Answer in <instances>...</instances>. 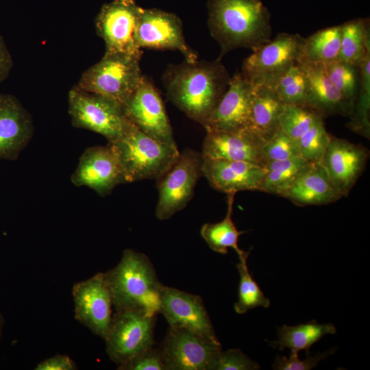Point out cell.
Returning <instances> with one entry per match:
<instances>
[{"label": "cell", "instance_id": "obj_1", "mask_svg": "<svg viewBox=\"0 0 370 370\" xmlns=\"http://www.w3.org/2000/svg\"><path fill=\"white\" fill-rule=\"evenodd\" d=\"M230 79L227 69L217 59L171 64L162 81L173 104L204 127L226 91Z\"/></svg>", "mask_w": 370, "mask_h": 370}, {"label": "cell", "instance_id": "obj_3", "mask_svg": "<svg viewBox=\"0 0 370 370\" xmlns=\"http://www.w3.org/2000/svg\"><path fill=\"white\" fill-rule=\"evenodd\" d=\"M105 275L116 311L138 310L154 317L160 313L163 284L147 256L125 249L118 264Z\"/></svg>", "mask_w": 370, "mask_h": 370}, {"label": "cell", "instance_id": "obj_23", "mask_svg": "<svg viewBox=\"0 0 370 370\" xmlns=\"http://www.w3.org/2000/svg\"><path fill=\"white\" fill-rule=\"evenodd\" d=\"M281 197L300 206L334 203L343 195L319 163H311Z\"/></svg>", "mask_w": 370, "mask_h": 370}, {"label": "cell", "instance_id": "obj_6", "mask_svg": "<svg viewBox=\"0 0 370 370\" xmlns=\"http://www.w3.org/2000/svg\"><path fill=\"white\" fill-rule=\"evenodd\" d=\"M304 38L280 33L252 51L242 65L243 77L252 86L272 88L277 79L301 57Z\"/></svg>", "mask_w": 370, "mask_h": 370}, {"label": "cell", "instance_id": "obj_24", "mask_svg": "<svg viewBox=\"0 0 370 370\" xmlns=\"http://www.w3.org/2000/svg\"><path fill=\"white\" fill-rule=\"evenodd\" d=\"M284 104L275 92L265 86H252L250 102V129L264 143L279 129Z\"/></svg>", "mask_w": 370, "mask_h": 370}, {"label": "cell", "instance_id": "obj_19", "mask_svg": "<svg viewBox=\"0 0 370 370\" xmlns=\"http://www.w3.org/2000/svg\"><path fill=\"white\" fill-rule=\"evenodd\" d=\"M252 86L236 73L204 126L206 131H235L250 128V102Z\"/></svg>", "mask_w": 370, "mask_h": 370}, {"label": "cell", "instance_id": "obj_42", "mask_svg": "<svg viewBox=\"0 0 370 370\" xmlns=\"http://www.w3.org/2000/svg\"><path fill=\"white\" fill-rule=\"evenodd\" d=\"M1 325H2V321H1V317L0 316V334H1Z\"/></svg>", "mask_w": 370, "mask_h": 370}, {"label": "cell", "instance_id": "obj_12", "mask_svg": "<svg viewBox=\"0 0 370 370\" xmlns=\"http://www.w3.org/2000/svg\"><path fill=\"white\" fill-rule=\"evenodd\" d=\"M123 108L127 119L144 133L160 143L177 148L161 96L149 78L143 76L138 88Z\"/></svg>", "mask_w": 370, "mask_h": 370}, {"label": "cell", "instance_id": "obj_30", "mask_svg": "<svg viewBox=\"0 0 370 370\" xmlns=\"http://www.w3.org/2000/svg\"><path fill=\"white\" fill-rule=\"evenodd\" d=\"M369 20L357 18L341 24L340 53L337 60L360 66L370 44Z\"/></svg>", "mask_w": 370, "mask_h": 370}, {"label": "cell", "instance_id": "obj_10", "mask_svg": "<svg viewBox=\"0 0 370 370\" xmlns=\"http://www.w3.org/2000/svg\"><path fill=\"white\" fill-rule=\"evenodd\" d=\"M143 8L134 0H113L104 4L95 20L97 34L103 40L106 52L141 58L135 33Z\"/></svg>", "mask_w": 370, "mask_h": 370}, {"label": "cell", "instance_id": "obj_4", "mask_svg": "<svg viewBox=\"0 0 370 370\" xmlns=\"http://www.w3.org/2000/svg\"><path fill=\"white\" fill-rule=\"evenodd\" d=\"M108 145L118 159L125 183L158 180L180 153L177 148L150 137L131 121L122 136Z\"/></svg>", "mask_w": 370, "mask_h": 370}, {"label": "cell", "instance_id": "obj_35", "mask_svg": "<svg viewBox=\"0 0 370 370\" xmlns=\"http://www.w3.org/2000/svg\"><path fill=\"white\" fill-rule=\"evenodd\" d=\"M320 116L305 106L284 105L279 118L280 128L297 140Z\"/></svg>", "mask_w": 370, "mask_h": 370}, {"label": "cell", "instance_id": "obj_15", "mask_svg": "<svg viewBox=\"0 0 370 370\" xmlns=\"http://www.w3.org/2000/svg\"><path fill=\"white\" fill-rule=\"evenodd\" d=\"M75 317L106 339L112 321V299L105 273H97L73 288Z\"/></svg>", "mask_w": 370, "mask_h": 370}, {"label": "cell", "instance_id": "obj_39", "mask_svg": "<svg viewBox=\"0 0 370 370\" xmlns=\"http://www.w3.org/2000/svg\"><path fill=\"white\" fill-rule=\"evenodd\" d=\"M260 365L251 360L241 349L221 351L215 370H257Z\"/></svg>", "mask_w": 370, "mask_h": 370}, {"label": "cell", "instance_id": "obj_2", "mask_svg": "<svg viewBox=\"0 0 370 370\" xmlns=\"http://www.w3.org/2000/svg\"><path fill=\"white\" fill-rule=\"evenodd\" d=\"M208 26L221 48L218 60L238 48L257 49L271 39V15L261 0H208Z\"/></svg>", "mask_w": 370, "mask_h": 370}, {"label": "cell", "instance_id": "obj_32", "mask_svg": "<svg viewBox=\"0 0 370 370\" xmlns=\"http://www.w3.org/2000/svg\"><path fill=\"white\" fill-rule=\"evenodd\" d=\"M271 89L284 105L305 106L307 84L304 72L298 62L284 73Z\"/></svg>", "mask_w": 370, "mask_h": 370}, {"label": "cell", "instance_id": "obj_5", "mask_svg": "<svg viewBox=\"0 0 370 370\" xmlns=\"http://www.w3.org/2000/svg\"><path fill=\"white\" fill-rule=\"evenodd\" d=\"M140 60L129 55L105 52L98 62L82 74L73 86L109 98L123 106L143 76Z\"/></svg>", "mask_w": 370, "mask_h": 370}, {"label": "cell", "instance_id": "obj_25", "mask_svg": "<svg viewBox=\"0 0 370 370\" xmlns=\"http://www.w3.org/2000/svg\"><path fill=\"white\" fill-rule=\"evenodd\" d=\"M336 332L335 326L330 323H319L315 320L295 326L284 325L279 329L278 339L270 342V345L282 351L288 348L291 352L306 351L310 354V348L323 336Z\"/></svg>", "mask_w": 370, "mask_h": 370}, {"label": "cell", "instance_id": "obj_22", "mask_svg": "<svg viewBox=\"0 0 370 370\" xmlns=\"http://www.w3.org/2000/svg\"><path fill=\"white\" fill-rule=\"evenodd\" d=\"M307 84L305 106L322 118L330 115L349 116L351 106L330 80L325 65L299 60Z\"/></svg>", "mask_w": 370, "mask_h": 370}, {"label": "cell", "instance_id": "obj_33", "mask_svg": "<svg viewBox=\"0 0 370 370\" xmlns=\"http://www.w3.org/2000/svg\"><path fill=\"white\" fill-rule=\"evenodd\" d=\"M325 67L332 84L349 104L352 110L360 87L359 66L336 60L325 64Z\"/></svg>", "mask_w": 370, "mask_h": 370}, {"label": "cell", "instance_id": "obj_8", "mask_svg": "<svg viewBox=\"0 0 370 370\" xmlns=\"http://www.w3.org/2000/svg\"><path fill=\"white\" fill-rule=\"evenodd\" d=\"M201 153L186 149L157 180L158 199L156 216L158 220L170 219L184 209L192 199L202 175Z\"/></svg>", "mask_w": 370, "mask_h": 370}, {"label": "cell", "instance_id": "obj_16", "mask_svg": "<svg viewBox=\"0 0 370 370\" xmlns=\"http://www.w3.org/2000/svg\"><path fill=\"white\" fill-rule=\"evenodd\" d=\"M76 186H87L105 197L125 183L118 159L109 145L88 147L71 176Z\"/></svg>", "mask_w": 370, "mask_h": 370}, {"label": "cell", "instance_id": "obj_27", "mask_svg": "<svg viewBox=\"0 0 370 370\" xmlns=\"http://www.w3.org/2000/svg\"><path fill=\"white\" fill-rule=\"evenodd\" d=\"M341 25L320 29L304 38L299 60L312 64H328L338 60Z\"/></svg>", "mask_w": 370, "mask_h": 370}, {"label": "cell", "instance_id": "obj_17", "mask_svg": "<svg viewBox=\"0 0 370 370\" xmlns=\"http://www.w3.org/2000/svg\"><path fill=\"white\" fill-rule=\"evenodd\" d=\"M367 159L368 152L362 147L331 136L319 163L343 197H346L362 175Z\"/></svg>", "mask_w": 370, "mask_h": 370}, {"label": "cell", "instance_id": "obj_21", "mask_svg": "<svg viewBox=\"0 0 370 370\" xmlns=\"http://www.w3.org/2000/svg\"><path fill=\"white\" fill-rule=\"evenodd\" d=\"M34 133L31 114L14 95H0V160H14Z\"/></svg>", "mask_w": 370, "mask_h": 370}, {"label": "cell", "instance_id": "obj_13", "mask_svg": "<svg viewBox=\"0 0 370 370\" xmlns=\"http://www.w3.org/2000/svg\"><path fill=\"white\" fill-rule=\"evenodd\" d=\"M160 313L170 328L185 330L206 341L220 343L200 296L163 284Z\"/></svg>", "mask_w": 370, "mask_h": 370}, {"label": "cell", "instance_id": "obj_36", "mask_svg": "<svg viewBox=\"0 0 370 370\" xmlns=\"http://www.w3.org/2000/svg\"><path fill=\"white\" fill-rule=\"evenodd\" d=\"M262 156L264 164L271 161L284 160L300 156V153L297 140L280 128L263 144Z\"/></svg>", "mask_w": 370, "mask_h": 370}, {"label": "cell", "instance_id": "obj_7", "mask_svg": "<svg viewBox=\"0 0 370 370\" xmlns=\"http://www.w3.org/2000/svg\"><path fill=\"white\" fill-rule=\"evenodd\" d=\"M68 103L73 127L99 134L108 143L119 138L130 122L121 104L75 86L69 92Z\"/></svg>", "mask_w": 370, "mask_h": 370}, {"label": "cell", "instance_id": "obj_14", "mask_svg": "<svg viewBox=\"0 0 370 370\" xmlns=\"http://www.w3.org/2000/svg\"><path fill=\"white\" fill-rule=\"evenodd\" d=\"M135 41L137 47L180 51L188 62L196 61L197 53L187 44L182 23L175 14L157 9H143L139 17Z\"/></svg>", "mask_w": 370, "mask_h": 370}, {"label": "cell", "instance_id": "obj_26", "mask_svg": "<svg viewBox=\"0 0 370 370\" xmlns=\"http://www.w3.org/2000/svg\"><path fill=\"white\" fill-rule=\"evenodd\" d=\"M235 194H227V210L225 218L217 223L204 224L200 234L209 247L214 251L226 254L228 248H232L235 250L239 258L248 256L249 251H244L239 248L238 245L240 236L245 231H238L232 219Z\"/></svg>", "mask_w": 370, "mask_h": 370}, {"label": "cell", "instance_id": "obj_28", "mask_svg": "<svg viewBox=\"0 0 370 370\" xmlns=\"http://www.w3.org/2000/svg\"><path fill=\"white\" fill-rule=\"evenodd\" d=\"M310 164L301 156L266 162L260 191L281 197Z\"/></svg>", "mask_w": 370, "mask_h": 370}, {"label": "cell", "instance_id": "obj_29", "mask_svg": "<svg viewBox=\"0 0 370 370\" xmlns=\"http://www.w3.org/2000/svg\"><path fill=\"white\" fill-rule=\"evenodd\" d=\"M360 87L349 114L347 126L352 131L369 138L370 136V45L359 66Z\"/></svg>", "mask_w": 370, "mask_h": 370}, {"label": "cell", "instance_id": "obj_40", "mask_svg": "<svg viewBox=\"0 0 370 370\" xmlns=\"http://www.w3.org/2000/svg\"><path fill=\"white\" fill-rule=\"evenodd\" d=\"M76 367L73 361L67 356L56 355L40 362L35 368L36 370H73Z\"/></svg>", "mask_w": 370, "mask_h": 370}, {"label": "cell", "instance_id": "obj_9", "mask_svg": "<svg viewBox=\"0 0 370 370\" xmlns=\"http://www.w3.org/2000/svg\"><path fill=\"white\" fill-rule=\"evenodd\" d=\"M155 319L138 310L116 311L105 339L110 358L119 366L152 347Z\"/></svg>", "mask_w": 370, "mask_h": 370}, {"label": "cell", "instance_id": "obj_37", "mask_svg": "<svg viewBox=\"0 0 370 370\" xmlns=\"http://www.w3.org/2000/svg\"><path fill=\"white\" fill-rule=\"evenodd\" d=\"M334 352L335 349H331L313 356L309 354L304 360L299 359L298 352H291L288 357L277 356L273 364V369L275 370H310L315 368L321 360Z\"/></svg>", "mask_w": 370, "mask_h": 370}, {"label": "cell", "instance_id": "obj_18", "mask_svg": "<svg viewBox=\"0 0 370 370\" xmlns=\"http://www.w3.org/2000/svg\"><path fill=\"white\" fill-rule=\"evenodd\" d=\"M264 143L250 128L206 131L201 155L209 158L247 162L263 166L262 147Z\"/></svg>", "mask_w": 370, "mask_h": 370}, {"label": "cell", "instance_id": "obj_11", "mask_svg": "<svg viewBox=\"0 0 370 370\" xmlns=\"http://www.w3.org/2000/svg\"><path fill=\"white\" fill-rule=\"evenodd\" d=\"M158 348L166 370H215L222 351L221 343L170 327Z\"/></svg>", "mask_w": 370, "mask_h": 370}, {"label": "cell", "instance_id": "obj_31", "mask_svg": "<svg viewBox=\"0 0 370 370\" xmlns=\"http://www.w3.org/2000/svg\"><path fill=\"white\" fill-rule=\"evenodd\" d=\"M248 256L239 258V262L236 265L240 282L238 300L234 308L238 314H245L257 307L270 306V300L264 295L249 271L247 264Z\"/></svg>", "mask_w": 370, "mask_h": 370}, {"label": "cell", "instance_id": "obj_20", "mask_svg": "<svg viewBox=\"0 0 370 370\" xmlns=\"http://www.w3.org/2000/svg\"><path fill=\"white\" fill-rule=\"evenodd\" d=\"M202 158V175L214 189L226 194L243 190L260 191L265 173L262 166L243 161Z\"/></svg>", "mask_w": 370, "mask_h": 370}, {"label": "cell", "instance_id": "obj_41", "mask_svg": "<svg viewBox=\"0 0 370 370\" xmlns=\"http://www.w3.org/2000/svg\"><path fill=\"white\" fill-rule=\"evenodd\" d=\"M13 66V60L8 47L0 35V84L9 75Z\"/></svg>", "mask_w": 370, "mask_h": 370}, {"label": "cell", "instance_id": "obj_38", "mask_svg": "<svg viewBox=\"0 0 370 370\" xmlns=\"http://www.w3.org/2000/svg\"><path fill=\"white\" fill-rule=\"evenodd\" d=\"M123 370H166L159 348L153 346L119 366Z\"/></svg>", "mask_w": 370, "mask_h": 370}, {"label": "cell", "instance_id": "obj_34", "mask_svg": "<svg viewBox=\"0 0 370 370\" xmlns=\"http://www.w3.org/2000/svg\"><path fill=\"white\" fill-rule=\"evenodd\" d=\"M322 117H319L297 140L300 156L310 163L319 162L330 142Z\"/></svg>", "mask_w": 370, "mask_h": 370}]
</instances>
